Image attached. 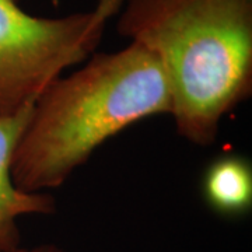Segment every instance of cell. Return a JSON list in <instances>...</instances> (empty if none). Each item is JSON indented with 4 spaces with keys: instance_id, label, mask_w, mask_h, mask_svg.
Instances as JSON below:
<instances>
[{
    "instance_id": "cell-1",
    "label": "cell",
    "mask_w": 252,
    "mask_h": 252,
    "mask_svg": "<svg viewBox=\"0 0 252 252\" xmlns=\"http://www.w3.org/2000/svg\"><path fill=\"white\" fill-rule=\"evenodd\" d=\"M171 107L165 73L144 46L95 52L36 98L14 150L13 181L26 192L61 188L111 137L171 115Z\"/></svg>"
},
{
    "instance_id": "cell-2",
    "label": "cell",
    "mask_w": 252,
    "mask_h": 252,
    "mask_svg": "<svg viewBox=\"0 0 252 252\" xmlns=\"http://www.w3.org/2000/svg\"><path fill=\"white\" fill-rule=\"evenodd\" d=\"M117 17L118 34L161 64L177 133L215 143L252 94V0H124Z\"/></svg>"
},
{
    "instance_id": "cell-3",
    "label": "cell",
    "mask_w": 252,
    "mask_h": 252,
    "mask_svg": "<svg viewBox=\"0 0 252 252\" xmlns=\"http://www.w3.org/2000/svg\"><path fill=\"white\" fill-rule=\"evenodd\" d=\"M124 0H97L63 17L28 14L17 0H0V117L34 105L69 67L95 54Z\"/></svg>"
},
{
    "instance_id": "cell-4",
    "label": "cell",
    "mask_w": 252,
    "mask_h": 252,
    "mask_svg": "<svg viewBox=\"0 0 252 252\" xmlns=\"http://www.w3.org/2000/svg\"><path fill=\"white\" fill-rule=\"evenodd\" d=\"M31 108L16 115L0 117V252L21 247L18 219L32 215H52L56 199L48 192H26L16 187L11 162L18 139L27 125Z\"/></svg>"
},
{
    "instance_id": "cell-5",
    "label": "cell",
    "mask_w": 252,
    "mask_h": 252,
    "mask_svg": "<svg viewBox=\"0 0 252 252\" xmlns=\"http://www.w3.org/2000/svg\"><path fill=\"white\" fill-rule=\"evenodd\" d=\"M207 205L223 216H241L252 206V167L243 156L223 154L203 175Z\"/></svg>"
},
{
    "instance_id": "cell-6",
    "label": "cell",
    "mask_w": 252,
    "mask_h": 252,
    "mask_svg": "<svg viewBox=\"0 0 252 252\" xmlns=\"http://www.w3.org/2000/svg\"><path fill=\"white\" fill-rule=\"evenodd\" d=\"M10 252H66L62 247L56 245V244H39L36 247L31 248H24V247H18L14 251Z\"/></svg>"
}]
</instances>
